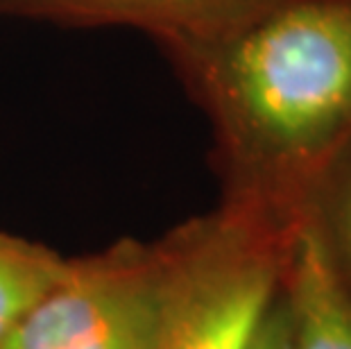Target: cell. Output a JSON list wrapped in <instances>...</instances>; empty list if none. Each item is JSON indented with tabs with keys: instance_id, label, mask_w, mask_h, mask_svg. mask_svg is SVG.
Returning <instances> with one entry per match:
<instances>
[{
	"instance_id": "cell-1",
	"label": "cell",
	"mask_w": 351,
	"mask_h": 349,
	"mask_svg": "<svg viewBox=\"0 0 351 349\" xmlns=\"http://www.w3.org/2000/svg\"><path fill=\"white\" fill-rule=\"evenodd\" d=\"M179 59L213 116L234 197L304 209L351 136V0H286Z\"/></svg>"
},
{
	"instance_id": "cell-2",
	"label": "cell",
	"mask_w": 351,
	"mask_h": 349,
	"mask_svg": "<svg viewBox=\"0 0 351 349\" xmlns=\"http://www.w3.org/2000/svg\"><path fill=\"white\" fill-rule=\"evenodd\" d=\"M300 213L234 197L179 227V272L159 349H247L286 277Z\"/></svg>"
},
{
	"instance_id": "cell-3",
	"label": "cell",
	"mask_w": 351,
	"mask_h": 349,
	"mask_svg": "<svg viewBox=\"0 0 351 349\" xmlns=\"http://www.w3.org/2000/svg\"><path fill=\"white\" fill-rule=\"evenodd\" d=\"M177 272L179 232L73 256L0 349H159Z\"/></svg>"
},
{
	"instance_id": "cell-4",
	"label": "cell",
	"mask_w": 351,
	"mask_h": 349,
	"mask_svg": "<svg viewBox=\"0 0 351 349\" xmlns=\"http://www.w3.org/2000/svg\"><path fill=\"white\" fill-rule=\"evenodd\" d=\"M286 0H3L0 12L62 25H121L161 39L182 57L213 46Z\"/></svg>"
},
{
	"instance_id": "cell-5",
	"label": "cell",
	"mask_w": 351,
	"mask_h": 349,
	"mask_svg": "<svg viewBox=\"0 0 351 349\" xmlns=\"http://www.w3.org/2000/svg\"><path fill=\"white\" fill-rule=\"evenodd\" d=\"M283 295L293 324L290 349H351V293L308 206L295 225Z\"/></svg>"
},
{
	"instance_id": "cell-6",
	"label": "cell",
	"mask_w": 351,
	"mask_h": 349,
	"mask_svg": "<svg viewBox=\"0 0 351 349\" xmlns=\"http://www.w3.org/2000/svg\"><path fill=\"white\" fill-rule=\"evenodd\" d=\"M66 261L46 245L0 232V340L62 277Z\"/></svg>"
},
{
	"instance_id": "cell-7",
	"label": "cell",
	"mask_w": 351,
	"mask_h": 349,
	"mask_svg": "<svg viewBox=\"0 0 351 349\" xmlns=\"http://www.w3.org/2000/svg\"><path fill=\"white\" fill-rule=\"evenodd\" d=\"M290 343H293V324H290L288 302L281 286L272 306L267 309L263 320L254 331L247 349H290Z\"/></svg>"
},
{
	"instance_id": "cell-8",
	"label": "cell",
	"mask_w": 351,
	"mask_h": 349,
	"mask_svg": "<svg viewBox=\"0 0 351 349\" xmlns=\"http://www.w3.org/2000/svg\"><path fill=\"white\" fill-rule=\"evenodd\" d=\"M340 234H342V241H345L347 254L351 258V184L345 195V206H342V211H340Z\"/></svg>"
}]
</instances>
